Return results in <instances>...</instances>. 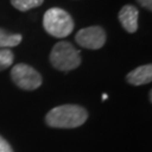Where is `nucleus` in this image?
I'll return each instance as SVG.
<instances>
[{
	"mask_svg": "<svg viewBox=\"0 0 152 152\" xmlns=\"http://www.w3.org/2000/svg\"><path fill=\"white\" fill-rule=\"evenodd\" d=\"M137 2L148 10L152 9V0H137Z\"/></svg>",
	"mask_w": 152,
	"mask_h": 152,
	"instance_id": "f8f14e48",
	"label": "nucleus"
},
{
	"mask_svg": "<svg viewBox=\"0 0 152 152\" xmlns=\"http://www.w3.org/2000/svg\"><path fill=\"white\" fill-rule=\"evenodd\" d=\"M126 80L133 86H142L150 83L152 80V65L145 64L134 69L126 76Z\"/></svg>",
	"mask_w": 152,
	"mask_h": 152,
	"instance_id": "0eeeda50",
	"label": "nucleus"
},
{
	"mask_svg": "<svg viewBox=\"0 0 152 152\" xmlns=\"http://www.w3.org/2000/svg\"><path fill=\"white\" fill-rule=\"evenodd\" d=\"M0 152H14L10 144L1 135H0Z\"/></svg>",
	"mask_w": 152,
	"mask_h": 152,
	"instance_id": "9b49d317",
	"label": "nucleus"
},
{
	"mask_svg": "<svg viewBox=\"0 0 152 152\" xmlns=\"http://www.w3.org/2000/svg\"><path fill=\"white\" fill-rule=\"evenodd\" d=\"M118 19H120L122 26L129 33H135L139 25V10L135 6L126 5L124 6L118 12Z\"/></svg>",
	"mask_w": 152,
	"mask_h": 152,
	"instance_id": "423d86ee",
	"label": "nucleus"
},
{
	"mask_svg": "<svg viewBox=\"0 0 152 152\" xmlns=\"http://www.w3.org/2000/svg\"><path fill=\"white\" fill-rule=\"evenodd\" d=\"M50 61L55 69L70 71L78 68L81 63L80 52L69 42H59L54 45L50 54Z\"/></svg>",
	"mask_w": 152,
	"mask_h": 152,
	"instance_id": "7ed1b4c3",
	"label": "nucleus"
},
{
	"mask_svg": "<svg viewBox=\"0 0 152 152\" xmlns=\"http://www.w3.org/2000/svg\"><path fill=\"white\" fill-rule=\"evenodd\" d=\"M11 79L17 87L24 90H35L42 85V77L31 65L16 64L11 70Z\"/></svg>",
	"mask_w": 152,
	"mask_h": 152,
	"instance_id": "20e7f679",
	"label": "nucleus"
},
{
	"mask_svg": "<svg viewBox=\"0 0 152 152\" xmlns=\"http://www.w3.org/2000/svg\"><path fill=\"white\" fill-rule=\"evenodd\" d=\"M44 0H10L11 5L20 11H27L43 4Z\"/></svg>",
	"mask_w": 152,
	"mask_h": 152,
	"instance_id": "1a4fd4ad",
	"label": "nucleus"
},
{
	"mask_svg": "<svg viewBox=\"0 0 152 152\" xmlns=\"http://www.w3.org/2000/svg\"><path fill=\"white\" fill-rule=\"evenodd\" d=\"M87 118V110L78 105H61L51 109L45 116L46 124L56 129L79 127Z\"/></svg>",
	"mask_w": 152,
	"mask_h": 152,
	"instance_id": "f257e3e1",
	"label": "nucleus"
},
{
	"mask_svg": "<svg viewBox=\"0 0 152 152\" xmlns=\"http://www.w3.org/2000/svg\"><path fill=\"white\" fill-rule=\"evenodd\" d=\"M76 42L85 49L98 50L103 48L106 42V33L99 26L82 28L77 33Z\"/></svg>",
	"mask_w": 152,
	"mask_h": 152,
	"instance_id": "39448f33",
	"label": "nucleus"
},
{
	"mask_svg": "<svg viewBox=\"0 0 152 152\" xmlns=\"http://www.w3.org/2000/svg\"><path fill=\"white\" fill-rule=\"evenodd\" d=\"M43 26L50 35L63 38L72 33L75 23L69 12L61 8H51L44 14Z\"/></svg>",
	"mask_w": 152,
	"mask_h": 152,
	"instance_id": "f03ea898",
	"label": "nucleus"
},
{
	"mask_svg": "<svg viewBox=\"0 0 152 152\" xmlns=\"http://www.w3.org/2000/svg\"><path fill=\"white\" fill-rule=\"evenodd\" d=\"M14 54L9 49H0V71L5 70L12 64Z\"/></svg>",
	"mask_w": 152,
	"mask_h": 152,
	"instance_id": "9d476101",
	"label": "nucleus"
},
{
	"mask_svg": "<svg viewBox=\"0 0 152 152\" xmlns=\"http://www.w3.org/2000/svg\"><path fill=\"white\" fill-rule=\"evenodd\" d=\"M22 35L20 34H10L0 28V49H8L17 46L22 42Z\"/></svg>",
	"mask_w": 152,
	"mask_h": 152,
	"instance_id": "6e6552de",
	"label": "nucleus"
}]
</instances>
